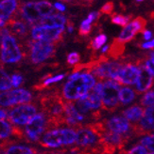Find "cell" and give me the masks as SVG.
<instances>
[{
    "mask_svg": "<svg viewBox=\"0 0 154 154\" xmlns=\"http://www.w3.org/2000/svg\"><path fill=\"white\" fill-rule=\"evenodd\" d=\"M42 112L48 119V130L57 129L65 123L64 98L57 91H50L44 93L39 98Z\"/></svg>",
    "mask_w": 154,
    "mask_h": 154,
    "instance_id": "6da1fadb",
    "label": "cell"
},
{
    "mask_svg": "<svg viewBox=\"0 0 154 154\" xmlns=\"http://www.w3.org/2000/svg\"><path fill=\"white\" fill-rule=\"evenodd\" d=\"M96 85L95 77L89 72H76L69 76L63 88L61 97L68 102L80 100L86 96Z\"/></svg>",
    "mask_w": 154,
    "mask_h": 154,
    "instance_id": "7a4b0ae2",
    "label": "cell"
},
{
    "mask_svg": "<svg viewBox=\"0 0 154 154\" xmlns=\"http://www.w3.org/2000/svg\"><path fill=\"white\" fill-rule=\"evenodd\" d=\"M77 133L72 128H57L48 130L38 144L44 148H60L71 146L76 143Z\"/></svg>",
    "mask_w": 154,
    "mask_h": 154,
    "instance_id": "3957f363",
    "label": "cell"
},
{
    "mask_svg": "<svg viewBox=\"0 0 154 154\" xmlns=\"http://www.w3.org/2000/svg\"><path fill=\"white\" fill-rule=\"evenodd\" d=\"M26 47L28 50L29 62L38 66L55 56L57 43L31 40L26 41Z\"/></svg>",
    "mask_w": 154,
    "mask_h": 154,
    "instance_id": "277c9868",
    "label": "cell"
},
{
    "mask_svg": "<svg viewBox=\"0 0 154 154\" xmlns=\"http://www.w3.org/2000/svg\"><path fill=\"white\" fill-rule=\"evenodd\" d=\"M2 41L0 45V61L1 64H15L23 58V53L16 38L12 37L4 27L1 29Z\"/></svg>",
    "mask_w": 154,
    "mask_h": 154,
    "instance_id": "5b68a950",
    "label": "cell"
},
{
    "mask_svg": "<svg viewBox=\"0 0 154 154\" xmlns=\"http://www.w3.org/2000/svg\"><path fill=\"white\" fill-rule=\"evenodd\" d=\"M119 84L113 80H107L103 83L101 90L102 109L108 112H114L119 107Z\"/></svg>",
    "mask_w": 154,
    "mask_h": 154,
    "instance_id": "8992f818",
    "label": "cell"
},
{
    "mask_svg": "<svg viewBox=\"0 0 154 154\" xmlns=\"http://www.w3.org/2000/svg\"><path fill=\"white\" fill-rule=\"evenodd\" d=\"M32 40L59 43L64 40V26H35L30 30Z\"/></svg>",
    "mask_w": 154,
    "mask_h": 154,
    "instance_id": "52a82bcc",
    "label": "cell"
},
{
    "mask_svg": "<svg viewBox=\"0 0 154 154\" xmlns=\"http://www.w3.org/2000/svg\"><path fill=\"white\" fill-rule=\"evenodd\" d=\"M37 114L35 103H26L14 107L8 113V119L13 125H27Z\"/></svg>",
    "mask_w": 154,
    "mask_h": 154,
    "instance_id": "ba28073f",
    "label": "cell"
},
{
    "mask_svg": "<svg viewBox=\"0 0 154 154\" xmlns=\"http://www.w3.org/2000/svg\"><path fill=\"white\" fill-rule=\"evenodd\" d=\"M48 130V119L45 115L41 112L36 114L31 119L25 128V135L28 141L38 142L41 135L44 134V131Z\"/></svg>",
    "mask_w": 154,
    "mask_h": 154,
    "instance_id": "9c48e42d",
    "label": "cell"
},
{
    "mask_svg": "<svg viewBox=\"0 0 154 154\" xmlns=\"http://www.w3.org/2000/svg\"><path fill=\"white\" fill-rule=\"evenodd\" d=\"M32 101V94L30 91L18 88L0 93V106L11 107L15 104H26Z\"/></svg>",
    "mask_w": 154,
    "mask_h": 154,
    "instance_id": "30bf717a",
    "label": "cell"
},
{
    "mask_svg": "<svg viewBox=\"0 0 154 154\" xmlns=\"http://www.w3.org/2000/svg\"><path fill=\"white\" fill-rule=\"evenodd\" d=\"M147 20L144 17L138 16L134 18L132 22H129V24L124 27V29L122 30L120 35L118 38H116V40L125 44L127 42H129L130 41H133L134 37L138 34L144 32L146 30V26H147Z\"/></svg>",
    "mask_w": 154,
    "mask_h": 154,
    "instance_id": "8fae6325",
    "label": "cell"
},
{
    "mask_svg": "<svg viewBox=\"0 0 154 154\" xmlns=\"http://www.w3.org/2000/svg\"><path fill=\"white\" fill-rule=\"evenodd\" d=\"M105 125L107 130L110 132L118 134L121 135L133 137L134 134L133 125H130V123L122 116H114L105 121Z\"/></svg>",
    "mask_w": 154,
    "mask_h": 154,
    "instance_id": "7c38bea8",
    "label": "cell"
},
{
    "mask_svg": "<svg viewBox=\"0 0 154 154\" xmlns=\"http://www.w3.org/2000/svg\"><path fill=\"white\" fill-rule=\"evenodd\" d=\"M139 75L140 67L138 61L136 63H124L114 82H116L119 85H133L137 83Z\"/></svg>",
    "mask_w": 154,
    "mask_h": 154,
    "instance_id": "4fadbf2b",
    "label": "cell"
},
{
    "mask_svg": "<svg viewBox=\"0 0 154 154\" xmlns=\"http://www.w3.org/2000/svg\"><path fill=\"white\" fill-rule=\"evenodd\" d=\"M5 28L12 37L22 42L23 41H26L30 33V27L28 26V23L22 18H16V16L12 17L6 23Z\"/></svg>",
    "mask_w": 154,
    "mask_h": 154,
    "instance_id": "5bb4252c",
    "label": "cell"
},
{
    "mask_svg": "<svg viewBox=\"0 0 154 154\" xmlns=\"http://www.w3.org/2000/svg\"><path fill=\"white\" fill-rule=\"evenodd\" d=\"M18 14L23 20L28 23L29 27L30 26L31 27L36 26L37 23L42 19L39 11H38L36 2H20Z\"/></svg>",
    "mask_w": 154,
    "mask_h": 154,
    "instance_id": "9a60e30c",
    "label": "cell"
},
{
    "mask_svg": "<svg viewBox=\"0 0 154 154\" xmlns=\"http://www.w3.org/2000/svg\"><path fill=\"white\" fill-rule=\"evenodd\" d=\"M134 135L140 136L154 131V106L148 107L139 122L133 125Z\"/></svg>",
    "mask_w": 154,
    "mask_h": 154,
    "instance_id": "2e32d148",
    "label": "cell"
},
{
    "mask_svg": "<svg viewBox=\"0 0 154 154\" xmlns=\"http://www.w3.org/2000/svg\"><path fill=\"white\" fill-rule=\"evenodd\" d=\"M64 115H65V123L66 126L73 128H81L83 127V122H85L86 118L82 116L76 109L73 102L65 101L64 103Z\"/></svg>",
    "mask_w": 154,
    "mask_h": 154,
    "instance_id": "e0dca14e",
    "label": "cell"
},
{
    "mask_svg": "<svg viewBox=\"0 0 154 154\" xmlns=\"http://www.w3.org/2000/svg\"><path fill=\"white\" fill-rule=\"evenodd\" d=\"M138 63H139L140 67V75L136 83V92L138 94H140L142 92L148 91L149 88H152L154 85V78L147 70L145 65L141 62V60H138Z\"/></svg>",
    "mask_w": 154,
    "mask_h": 154,
    "instance_id": "ac0fdd59",
    "label": "cell"
},
{
    "mask_svg": "<svg viewBox=\"0 0 154 154\" xmlns=\"http://www.w3.org/2000/svg\"><path fill=\"white\" fill-rule=\"evenodd\" d=\"M19 1H11V0H5L0 2V20L7 23L12 17L18 14Z\"/></svg>",
    "mask_w": 154,
    "mask_h": 154,
    "instance_id": "d6986e66",
    "label": "cell"
},
{
    "mask_svg": "<svg viewBox=\"0 0 154 154\" xmlns=\"http://www.w3.org/2000/svg\"><path fill=\"white\" fill-rule=\"evenodd\" d=\"M0 149L4 151V154H37L39 152L35 148L16 145L8 140L0 144Z\"/></svg>",
    "mask_w": 154,
    "mask_h": 154,
    "instance_id": "ffe728a7",
    "label": "cell"
},
{
    "mask_svg": "<svg viewBox=\"0 0 154 154\" xmlns=\"http://www.w3.org/2000/svg\"><path fill=\"white\" fill-rule=\"evenodd\" d=\"M66 22H67V20H66V17L64 16V15L60 14V13H56V14L50 15V16L42 18L39 22L37 23L36 26H64Z\"/></svg>",
    "mask_w": 154,
    "mask_h": 154,
    "instance_id": "44dd1931",
    "label": "cell"
},
{
    "mask_svg": "<svg viewBox=\"0 0 154 154\" xmlns=\"http://www.w3.org/2000/svg\"><path fill=\"white\" fill-rule=\"evenodd\" d=\"M122 117H124L128 121L139 122L144 115V110L140 105H133L122 112Z\"/></svg>",
    "mask_w": 154,
    "mask_h": 154,
    "instance_id": "7402d4cb",
    "label": "cell"
},
{
    "mask_svg": "<svg viewBox=\"0 0 154 154\" xmlns=\"http://www.w3.org/2000/svg\"><path fill=\"white\" fill-rule=\"evenodd\" d=\"M124 53H125V44L119 42L116 38H114L113 42L109 44V49H108V52L105 55L108 58L118 59L124 55Z\"/></svg>",
    "mask_w": 154,
    "mask_h": 154,
    "instance_id": "603a6c76",
    "label": "cell"
},
{
    "mask_svg": "<svg viewBox=\"0 0 154 154\" xmlns=\"http://www.w3.org/2000/svg\"><path fill=\"white\" fill-rule=\"evenodd\" d=\"M64 74H59L56 76H52L51 74L48 77L47 79H41V83L34 85L33 86V89L36 91H43L44 89H47L51 84H55L61 80H63L64 78Z\"/></svg>",
    "mask_w": 154,
    "mask_h": 154,
    "instance_id": "cb8c5ba5",
    "label": "cell"
},
{
    "mask_svg": "<svg viewBox=\"0 0 154 154\" xmlns=\"http://www.w3.org/2000/svg\"><path fill=\"white\" fill-rule=\"evenodd\" d=\"M138 93L129 88H123L119 91V102L122 105H126L133 103Z\"/></svg>",
    "mask_w": 154,
    "mask_h": 154,
    "instance_id": "d4e9b609",
    "label": "cell"
},
{
    "mask_svg": "<svg viewBox=\"0 0 154 154\" xmlns=\"http://www.w3.org/2000/svg\"><path fill=\"white\" fill-rule=\"evenodd\" d=\"M36 6L42 18L48 17L54 14L53 12H54V10H55V8H54V6L48 1H38L36 2Z\"/></svg>",
    "mask_w": 154,
    "mask_h": 154,
    "instance_id": "484cf974",
    "label": "cell"
},
{
    "mask_svg": "<svg viewBox=\"0 0 154 154\" xmlns=\"http://www.w3.org/2000/svg\"><path fill=\"white\" fill-rule=\"evenodd\" d=\"M12 88L11 76L6 72L2 67H0V91H9Z\"/></svg>",
    "mask_w": 154,
    "mask_h": 154,
    "instance_id": "4316f807",
    "label": "cell"
},
{
    "mask_svg": "<svg viewBox=\"0 0 154 154\" xmlns=\"http://www.w3.org/2000/svg\"><path fill=\"white\" fill-rule=\"evenodd\" d=\"M12 134V126L6 120H0V139H8Z\"/></svg>",
    "mask_w": 154,
    "mask_h": 154,
    "instance_id": "83f0119b",
    "label": "cell"
},
{
    "mask_svg": "<svg viewBox=\"0 0 154 154\" xmlns=\"http://www.w3.org/2000/svg\"><path fill=\"white\" fill-rule=\"evenodd\" d=\"M106 42H107V36L104 34H99L93 41H91V42L89 43V49L97 51L98 49H100L106 43Z\"/></svg>",
    "mask_w": 154,
    "mask_h": 154,
    "instance_id": "f1b7e54d",
    "label": "cell"
},
{
    "mask_svg": "<svg viewBox=\"0 0 154 154\" xmlns=\"http://www.w3.org/2000/svg\"><path fill=\"white\" fill-rule=\"evenodd\" d=\"M130 17H132V15L125 16V15H123V14H113L112 16V23L114 25L125 27L126 26L129 24V21L132 19Z\"/></svg>",
    "mask_w": 154,
    "mask_h": 154,
    "instance_id": "f546056e",
    "label": "cell"
},
{
    "mask_svg": "<svg viewBox=\"0 0 154 154\" xmlns=\"http://www.w3.org/2000/svg\"><path fill=\"white\" fill-rule=\"evenodd\" d=\"M140 144L144 148H146V149L154 152V134L146 135L140 140Z\"/></svg>",
    "mask_w": 154,
    "mask_h": 154,
    "instance_id": "4dcf8cb0",
    "label": "cell"
},
{
    "mask_svg": "<svg viewBox=\"0 0 154 154\" xmlns=\"http://www.w3.org/2000/svg\"><path fill=\"white\" fill-rule=\"evenodd\" d=\"M140 103L142 106L151 107L154 104V90L148 91L140 100Z\"/></svg>",
    "mask_w": 154,
    "mask_h": 154,
    "instance_id": "1f68e13d",
    "label": "cell"
},
{
    "mask_svg": "<svg viewBox=\"0 0 154 154\" xmlns=\"http://www.w3.org/2000/svg\"><path fill=\"white\" fill-rule=\"evenodd\" d=\"M80 61V56L79 53L73 52V53H70L67 56L66 62H67V64L69 66H76V65H78Z\"/></svg>",
    "mask_w": 154,
    "mask_h": 154,
    "instance_id": "d6a6232c",
    "label": "cell"
},
{
    "mask_svg": "<svg viewBox=\"0 0 154 154\" xmlns=\"http://www.w3.org/2000/svg\"><path fill=\"white\" fill-rule=\"evenodd\" d=\"M114 11V4L113 2H106L102 7L100 11H99V13L101 14H105V15H110L113 13V11Z\"/></svg>",
    "mask_w": 154,
    "mask_h": 154,
    "instance_id": "836d02e7",
    "label": "cell"
},
{
    "mask_svg": "<svg viewBox=\"0 0 154 154\" xmlns=\"http://www.w3.org/2000/svg\"><path fill=\"white\" fill-rule=\"evenodd\" d=\"M11 84H12V87L14 88H18L20 87L21 85L24 82V78L21 74L18 73H14L11 76Z\"/></svg>",
    "mask_w": 154,
    "mask_h": 154,
    "instance_id": "e575fe53",
    "label": "cell"
},
{
    "mask_svg": "<svg viewBox=\"0 0 154 154\" xmlns=\"http://www.w3.org/2000/svg\"><path fill=\"white\" fill-rule=\"evenodd\" d=\"M127 154H148V151L146 149V148H144L143 146H135L134 148H133L132 149H129Z\"/></svg>",
    "mask_w": 154,
    "mask_h": 154,
    "instance_id": "d590c367",
    "label": "cell"
},
{
    "mask_svg": "<svg viewBox=\"0 0 154 154\" xmlns=\"http://www.w3.org/2000/svg\"><path fill=\"white\" fill-rule=\"evenodd\" d=\"M144 65L145 67L147 68V70L149 72V73L154 76V60L151 58H146L144 60Z\"/></svg>",
    "mask_w": 154,
    "mask_h": 154,
    "instance_id": "8d00e7d4",
    "label": "cell"
},
{
    "mask_svg": "<svg viewBox=\"0 0 154 154\" xmlns=\"http://www.w3.org/2000/svg\"><path fill=\"white\" fill-rule=\"evenodd\" d=\"M91 31H92V26L81 24L79 29V34L80 36H87L91 33Z\"/></svg>",
    "mask_w": 154,
    "mask_h": 154,
    "instance_id": "74e56055",
    "label": "cell"
},
{
    "mask_svg": "<svg viewBox=\"0 0 154 154\" xmlns=\"http://www.w3.org/2000/svg\"><path fill=\"white\" fill-rule=\"evenodd\" d=\"M140 47L143 49H152V48H154V38L152 41H149L147 42H144V43L140 44Z\"/></svg>",
    "mask_w": 154,
    "mask_h": 154,
    "instance_id": "f35d334b",
    "label": "cell"
},
{
    "mask_svg": "<svg viewBox=\"0 0 154 154\" xmlns=\"http://www.w3.org/2000/svg\"><path fill=\"white\" fill-rule=\"evenodd\" d=\"M54 8L59 11H65V6L64 4H61L60 2H56L55 4H54Z\"/></svg>",
    "mask_w": 154,
    "mask_h": 154,
    "instance_id": "ab89813d",
    "label": "cell"
},
{
    "mask_svg": "<svg viewBox=\"0 0 154 154\" xmlns=\"http://www.w3.org/2000/svg\"><path fill=\"white\" fill-rule=\"evenodd\" d=\"M151 36H152V33H151V31H149V30H145V31L143 32V38H144L145 41L150 40Z\"/></svg>",
    "mask_w": 154,
    "mask_h": 154,
    "instance_id": "60d3db41",
    "label": "cell"
},
{
    "mask_svg": "<svg viewBox=\"0 0 154 154\" xmlns=\"http://www.w3.org/2000/svg\"><path fill=\"white\" fill-rule=\"evenodd\" d=\"M67 29H68L69 33H72L73 30H74V25H73V23L70 20L67 21Z\"/></svg>",
    "mask_w": 154,
    "mask_h": 154,
    "instance_id": "b9f144b4",
    "label": "cell"
},
{
    "mask_svg": "<svg viewBox=\"0 0 154 154\" xmlns=\"http://www.w3.org/2000/svg\"><path fill=\"white\" fill-rule=\"evenodd\" d=\"M5 119H8V112L0 109V120H4Z\"/></svg>",
    "mask_w": 154,
    "mask_h": 154,
    "instance_id": "7bdbcfd3",
    "label": "cell"
},
{
    "mask_svg": "<svg viewBox=\"0 0 154 154\" xmlns=\"http://www.w3.org/2000/svg\"><path fill=\"white\" fill-rule=\"evenodd\" d=\"M5 25H6V23L5 22H3L2 20H0V28H4L5 27Z\"/></svg>",
    "mask_w": 154,
    "mask_h": 154,
    "instance_id": "ee69618b",
    "label": "cell"
},
{
    "mask_svg": "<svg viewBox=\"0 0 154 154\" xmlns=\"http://www.w3.org/2000/svg\"><path fill=\"white\" fill-rule=\"evenodd\" d=\"M149 58H151V59H153V60H154V51H153V52H151V53H149Z\"/></svg>",
    "mask_w": 154,
    "mask_h": 154,
    "instance_id": "f6af8a7d",
    "label": "cell"
},
{
    "mask_svg": "<svg viewBox=\"0 0 154 154\" xmlns=\"http://www.w3.org/2000/svg\"><path fill=\"white\" fill-rule=\"evenodd\" d=\"M44 154H64L61 152H44Z\"/></svg>",
    "mask_w": 154,
    "mask_h": 154,
    "instance_id": "bcb514c9",
    "label": "cell"
},
{
    "mask_svg": "<svg viewBox=\"0 0 154 154\" xmlns=\"http://www.w3.org/2000/svg\"><path fill=\"white\" fill-rule=\"evenodd\" d=\"M1 41H2V33H1V30H0V45H1Z\"/></svg>",
    "mask_w": 154,
    "mask_h": 154,
    "instance_id": "7dc6e473",
    "label": "cell"
},
{
    "mask_svg": "<svg viewBox=\"0 0 154 154\" xmlns=\"http://www.w3.org/2000/svg\"><path fill=\"white\" fill-rule=\"evenodd\" d=\"M118 154H127V152H124V151H122V150H121V152L118 153Z\"/></svg>",
    "mask_w": 154,
    "mask_h": 154,
    "instance_id": "c3c4849f",
    "label": "cell"
},
{
    "mask_svg": "<svg viewBox=\"0 0 154 154\" xmlns=\"http://www.w3.org/2000/svg\"><path fill=\"white\" fill-rule=\"evenodd\" d=\"M149 154H154V152H152V153H149Z\"/></svg>",
    "mask_w": 154,
    "mask_h": 154,
    "instance_id": "681fc988",
    "label": "cell"
}]
</instances>
